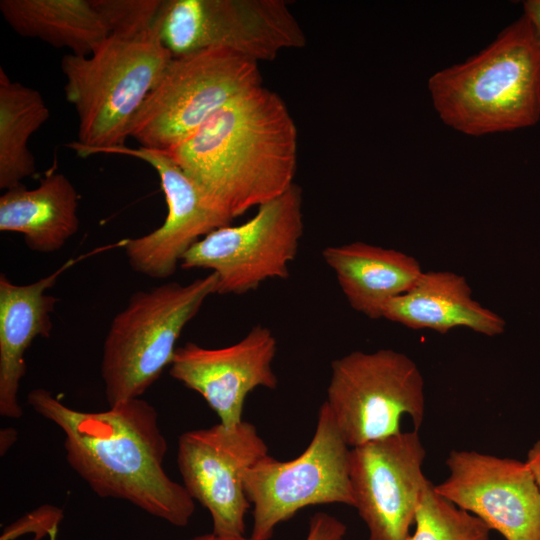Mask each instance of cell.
<instances>
[{
  "label": "cell",
  "instance_id": "7",
  "mask_svg": "<svg viewBox=\"0 0 540 540\" xmlns=\"http://www.w3.org/2000/svg\"><path fill=\"white\" fill-rule=\"evenodd\" d=\"M324 402L352 448L400 433L405 415L418 431L425 414L424 380L404 353L353 351L332 362Z\"/></svg>",
  "mask_w": 540,
  "mask_h": 540
},
{
  "label": "cell",
  "instance_id": "23",
  "mask_svg": "<svg viewBox=\"0 0 540 540\" xmlns=\"http://www.w3.org/2000/svg\"><path fill=\"white\" fill-rule=\"evenodd\" d=\"M111 32L142 31L153 27L162 0H92Z\"/></svg>",
  "mask_w": 540,
  "mask_h": 540
},
{
  "label": "cell",
  "instance_id": "26",
  "mask_svg": "<svg viewBox=\"0 0 540 540\" xmlns=\"http://www.w3.org/2000/svg\"><path fill=\"white\" fill-rule=\"evenodd\" d=\"M523 14L530 21L540 41V0H526L523 2Z\"/></svg>",
  "mask_w": 540,
  "mask_h": 540
},
{
  "label": "cell",
  "instance_id": "16",
  "mask_svg": "<svg viewBox=\"0 0 540 540\" xmlns=\"http://www.w3.org/2000/svg\"><path fill=\"white\" fill-rule=\"evenodd\" d=\"M69 260L53 273L33 283L18 285L0 275V414L20 418L18 401L26 372L24 354L37 337H49L51 313L58 299L46 292L58 277L74 264Z\"/></svg>",
  "mask_w": 540,
  "mask_h": 540
},
{
  "label": "cell",
  "instance_id": "17",
  "mask_svg": "<svg viewBox=\"0 0 540 540\" xmlns=\"http://www.w3.org/2000/svg\"><path fill=\"white\" fill-rule=\"evenodd\" d=\"M382 318L441 334L466 327L496 336L504 332L506 325L501 316L472 298L465 277L449 271L422 272L409 291L386 304Z\"/></svg>",
  "mask_w": 540,
  "mask_h": 540
},
{
  "label": "cell",
  "instance_id": "10",
  "mask_svg": "<svg viewBox=\"0 0 540 540\" xmlns=\"http://www.w3.org/2000/svg\"><path fill=\"white\" fill-rule=\"evenodd\" d=\"M155 24L173 57L222 47L256 62L272 61L306 44L283 0H162Z\"/></svg>",
  "mask_w": 540,
  "mask_h": 540
},
{
  "label": "cell",
  "instance_id": "20",
  "mask_svg": "<svg viewBox=\"0 0 540 540\" xmlns=\"http://www.w3.org/2000/svg\"><path fill=\"white\" fill-rule=\"evenodd\" d=\"M0 11L20 36L77 56H90L110 34L92 0H1Z\"/></svg>",
  "mask_w": 540,
  "mask_h": 540
},
{
  "label": "cell",
  "instance_id": "29",
  "mask_svg": "<svg viewBox=\"0 0 540 540\" xmlns=\"http://www.w3.org/2000/svg\"><path fill=\"white\" fill-rule=\"evenodd\" d=\"M187 540H255L252 537L243 536H220L213 532L209 534L199 535Z\"/></svg>",
  "mask_w": 540,
  "mask_h": 540
},
{
  "label": "cell",
  "instance_id": "25",
  "mask_svg": "<svg viewBox=\"0 0 540 540\" xmlns=\"http://www.w3.org/2000/svg\"><path fill=\"white\" fill-rule=\"evenodd\" d=\"M347 526L328 513L317 512L309 521L305 540H343Z\"/></svg>",
  "mask_w": 540,
  "mask_h": 540
},
{
  "label": "cell",
  "instance_id": "8",
  "mask_svg": "<svg viewBox=\"0 0 540 540\" xmlns=\"http://www.w3.org/2000/svg\"><path fill=\"white\" fill-rule=\"evenodd\" d=\"M349 454L350 447L324 402L312 440L298 457L279 461L267 455L245 471L244 489L253 507L250 537L270 540L276 526L307 506L354 507Z\"/></svg>",
  "mask_w": 540,
  "mask_h": 540
},
{
  "label": "cell",
  "instance_id": "11",
  "mask_svg": "<svg viewBox=\"0 0 540 540\" xmlns=\"http://www.w3.org/2000/svg\"><path fill=\"white\" fill-rule=\"evenodd\" d=\"M267 455L268 446L256 427L244 420L232 428L218 423L179 437L177 464L183 486L210 513L214 534L244 535L251 506L244 473Z\"/></svg>",
  "mask_w": 540,
  "mask_h": 540
},
{
  "label": "cell",
  "instance_id": "15",
  "mask_svg": "<svg viewBox=\"0 0 540 540\" xmlns=\"http://www.w3.org/2000/svg\"><path fill=\"white\" fill-rule=\"evenodd\" d=\"M277 341L265 326H254L244 338L223 348H205L193 342L177 347L170 375L198 392L217 414L220 424H240L247 395L257 387L275 389L278 379L272 363Z\"/></svg>",
  "mask_w": 540,
  "mask_h": 540
},
{
  "label": "cell",
  "instance_id": "1",
  "mask_svg": "<svg viewBox=\"0 0 540 540\" xmlns=\"http://www.w3.org/2000/svg\"><path fill=\"white\" fill-rule=\"evenodd\" d=\"M27 402L63 431L68 464L99 497L126 500L176 527L189 523L194 500L163 467L168 445L149 402L139 397L83 412L43 388L31 390Z\"/></svg>",
  "mask_w": 540,
  "mask_h": 540
},
{
  "label": "cell",
  "instance_id": "14",
  "mask_svg": "<svg viewBox=\"0 0 540 540\" xmlns=\"http://www.w3.org/2000/svg\"><path fill=\"white\" fill-rule=\"evenodd\" d=\"M105 154L131 156L152 166L167 203V216L160 227L123 242L134 271L150 278H168L194 243L215 229L231 225L233 219L215 206L164 151L122 146Z\"/></svg>",
  "mask_w": 540,
  "mask_h": 540
},
{
  "label": "cell",
  "instance_id": "18",
  "mask_svg": "<svg viewBox=\"0 0 540 540\" xmlns=\"http://www.w3.org/2000/svg\"><path fill=\"white\" fill-rule=\"evenodd\" d=\"M322 257L350 306L371 319L382 318L386 304L409 291L423 272L412 256L363 242L328 246Z\"/></svg>",
  "mask_w": 540,
  "mask_h": 540
},
{
  "label": "cell",
  "instance_id": "6",
  "mask_svg": "<svg viewBox=\"0 0 540 540\" xmlns=\"http://www.w3.org/2000/svg\"><path fill=\"white\" fill-rule=\"evenodd\" d=\"M261 85L258 62L227 48L173 57L133 117L128 135L141 147L168 150Z\"/></svg>",
  "mask_w": 540,
  "mask_h": 540
},
{
  "label": "cell",
  "instance_id": "12",
  "mask_svg": "<svg viewBox=\"0 0 540 540\" xmlns=\"http://www.w3.org/2000/svg\"><path fill=\"white\" fill-rule=\"evenodd\" d=\"M425 455L416 430L350 448L354 508L368 528V540L408 539L428 481L422 471Z\"/></svg>",
  "mask_w": 540,
  "mask_h": 540
},
{
  "label": "cell",
  "instance_id": "3",
  "mask_svg": "<svg viewBox=\"0 0 540 540\" xmlns=\"http://www.w3.org/2000/svg\"><path fill=\"white\" fill-rule=\"evenodd\" d=\"M434 110L467 136L511 132L540 120V41L522 14L484 49L428 79Z\"/></svg>",
  "mask_w": 540,
  "mask_h": 540
},
{
  "label": "cell",
  "instance_id": "19",
  "mask_svg": "<svg viewBox=\"0 0 540 540\" xmlns=\"http://www.w3.org/2000/svg\"><path fill=\"white\" fill-rule=\"evenodd\" d=\"M79 195L63 173L46 174L39 186L23 184L0 197V231L16 232L38 253L61 249L79 229Z\"/></svg>",
  "mask_w": 540,
  "mask_h": 540
},
{
  "label": "cell",
  "instance_id": "4",
  "mask_svg": "<svg viewBox=\"0 0 540 540\" xmlns=\"http://www.w3.org/2000/svg\"><path fill=\"white\" fill-rule=\"evenodd\" d=\"M173 58L158 28L111 32L90 56L62 58L65 96L78 114L81 156L125 146L133 117Z\"/></svg>",
  "mask_w": 540,
  "mask_h": 540
},
{
  "label": "cell",
  "instance_id": "27",
  "mask_svg": "<svg viewBox=\"0 0 540 540\" xmlns=\"http://www.w3.org/2000/svg\"><path fill=\"white\" fill-rule=\"evenodd\" d=\"M527 464L529 465L540 491V440L528 451Z\"/></svg>",
  "mask_w": 540,
  "mask_h": 540
},
{
  "label": "cell",
  "instance_id": "5",
  "mask_svg": "<svg viewBox=\"0 0 540 540\" xmlns=\"http://www.w3.org/2000/svg\"><path fill=\"white\" fill-rule=\"evenodd\" d=\"M217 283L211 272L188 284L168 282L130 297L103 345L101 377L109 406L141 397L170 366L184 327L217 293Z\"/></svg>",
  "mask_w": 540,
  "mask_h": 540
},
{
  "label": "cell",
  "instance_id": "28",
  "mask_svg": "<svg viewBox=\"0 0 540 540\" xmlns=\"http://www.w3.org/2000/svg\"><path fill=\"white\" fill-rule=\"evenodd\" d=\"M17 432L15 429L6 428L1 430L0 435V453L1 455L5 454L6 451L13 445L16 441Z\"/></svg>",
  "mask_w": 540,
  "mask_h": 540
},
{
  "label": "cell",
  "instance_id": "9",
  "mask_svg": "<svg viewBox=\"0 0 540 540\" xmlns=\"http://www.w3.org/2000/svg\"><path fill=\"white\" fill-rule=\"evenodd\" d=\"M302 208V190L294 183L244 223L220 227L198 240L179 266L211 270L220 295H241L268 279H286L304 231Z\"/></svg>",
  "mask_w": 540,
  "mask_h": 540
},
{
  "label": "cell",
  "instance_id": "2",
  "mask_svg": "<svg viewBox=\"0 0 540 540\" xmlns=\"http://www.w3.org/2000/svg\"><path fill=\"white\" fill-rule=\"evenodd\" d=\"M164 152L234 219L294 184L297 128L282 98L261 85Z\"/></svg>",
  "mask_w": 540,
  "mask_h": 540
},
{
  "label": "cell",
  "instance_id": "22",
  "mask_svg": "<svg viewBox=\"0 0 540 540\" xmlns=\"http://www.w3.org/2000/svg\"><path fill=\"white\" fill-rule=\"evenodd\" d=\"M407 540H490L491 529L477 516L439 495L428 480Z\"/></svg>",
  "mask_w": 540,
  "mask_h": 540
},
{
  "label": "cell",
  "instance_id": "24",
  "mask_svg": "<svg viewBox=\"0 0 540 540\" xmlns=\"http://www.w3.org/2000/svg\"><path fill=\"white\" fill-rule=\"evenodd\" d=\"M62 518L61 510L52 506H43L8 526L0 540H14L27 532H35L38 537L45 534L54 536Z\"/></svg>",
  "mask_w": 540,
  "mask_h": 540
},
{
  "label": "cell",
  "instance_id": "13",
  "mask_svg": "<svg viewBox=\"0 0 540 540\" xmlns=\"http://www.w3.org/2000/svg\"><path fill=\"white\" fill-rule=\"evenodd\" d=\"M449 476L435 491L480 518L506 540H540V491L527 464L468 450H452Z\"/></svg>",
  "mask_w": 540,
  "mask_h": 540
},
{
  "label": "cell",
  "instance_id": "21",
  "mask_svg": "<svg viewBox=\"0 0 540 540\" xmlns=\"http://www.w3.org/2000/svg\"><path fill=\"white\" fill-rule=\"evenodd\" d=\"M50 117L42 95L9 79L0 68V188L22 184L35 172L28 141Z\"/></svg>",
  "mask_w": 540,
  "mask_h": 540
}]
</instances>
